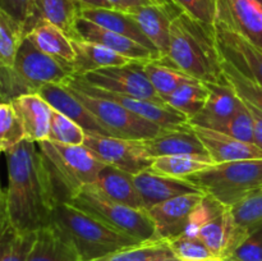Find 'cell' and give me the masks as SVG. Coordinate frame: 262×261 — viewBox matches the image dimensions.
Returning a JSON list of instances; mask_svg holds the SVG:
<instances>
[{"instance_id": "obj_1", "label": "cell", "mask_w": 262, "mask_h": 261, "mask_svg": "<svg viewBox=\"0 0 262 261\" xmlns=\"http://www.w3.org/2000/svg\"><path fill=\"white\" fill-rule=\"evenodd\" d=\"M9 223L20 232H37L50 224L56 207L42 155L36 142L25 140L5 153Z\"/></svg>"}, {"instance_id": "obj_2", "label": "cell", "mask_w": 262, "mask_h": 261, "mask_svg": "<svg viewBox=\"0 0 262 261\" xmlns=\"http://www.w3.org/2000/svg\"><path fill=\"white\" fill-rule=\"evenodd\" d=\"M160 60L204 83H228L214 26L184 12L171 20L169 51Z\"/></svg>"}, {"instance_id": "obj_3", "label": "cell", "mask_w": 262, "mask_h": 261, "mask_svg": "<svg viewBox=\"0 0 262 261\" xmlns=\"http://www.w3.org/2000/svg\"><path fill=\"white\" fill-rule=\"evenodd\" d=\"M56 204H68L83 187L96 181L101 163L83 145L72 146L42 141L37 143Z\"/></svg>"}, {"instance_id": "obj_4", "label": "cell", "mask_w": 262, "mask_h": 261, "mask_svg": "<svg viewBox=\"0 0 262 261\" xmlns=\"http://www.w3.org/2000/svg\"><path fill=\"white\" fill-rule=\"evenodd\" d=\"M51 223L68 237L83 261L96 260L122 248L142 243L113 229L71 204L56 205Z\"/></svg>"}, {"instance_id": "obj_5", "label": "cell", "mask_w": 262, "mask_h": 261, "mask_svg": "<svg viewBox=\"0 0 262 261\" xmlns=\"http://www.w3.org/2000/svg\"><path fill=\"white\" fill-rule=\"evenodd\" d=\"M73 76L69 66L38 50L27 37L19 46L13 68L0 77V102L37 94L46 83H64Z\"/></svg>"}, {"instance_id": "obj_6", "label": "cell", "mask_w": 262, "mask_h": 261, "mask_svg": "<svg viewBox=\"0 0 262 261\" xmlns=\"http://www.w3.org/2000/svg\"><path fill=\"white\" fill-rule=\"evenodd\" d=\"M184 179L229 207L262 188V159L214 164Z\"/></svg>"}, {"instance_id": "obj_7", "label": "cell", "mask_w": 262, "mask_h": 261, "mask_svg": "<svg viewBox=\"0 0 262 261\" xmlns=\"http://www.w3.org/2000/svg\"><path fill=\"white\" fill-rule=\"evenodd\" d=\"M68 204L138 242L159 240L155 224L146 210L114 201L101 193L92 183L83 187Z\"/></svg>"}, {"instance_id": "obj_8", "label": "cell", "mask_w": 262, "mask_h": 261, "mask_svg": "<svg viewBox=\"0 0 262 261\" xmlns=\"http://www.w3.org/2000/svg\"><path fill=\"white\" fill-rule=\"evenodd\" d=\"M90 113L99 120L100 124L110 136L127 140H150L161 130V127L133 114L124 106L113 100L101 99L86 94L77 87L63 83Z\"/></svg>"}, {"instance_id": "obj_9", "label": "cell", "mask_w": 262, "mask_h": 261, "mask_svg": "<svg viewBox=\"0 0 262 261\" xmlns=\"http://www.w3.org/2000/svg\"><path fill=\"white\" fill-rule=\"evenodd\" d=\"M83 146L101 163L122 169L133 176L148 170L154 161L146 151L142 140H127L86 132Z\"/></svg>"}, {"instance_id": "obj_10", "label": "cell", "mask_w": 262, "mask_h": 261, "mask_svg": "<svg viewBox=\"0 0 262 261\" xmlns=\"http://www.w3.org/2000/svg\"><path fill=\"white\" fill-rule=\"evenodd\" d=\"M77 77L99 89L165 104L148 82L140 61L132 60L123 66L106 67Z\"/></svg>"}, {"instance_id": "obj_11", "label": "cell", "mask_w": 262, "mask_h": 261, "mask_svg": "<svg viewBox=\"0 0 262 261\" xmlns=\"http://www.w3.org/2000/svg\"><path fill=\"white\" fill-rule=\"evenodd\" d=\"M64 83H68L71 86L77 87V89L82 90L83 92L92 95V96L113 100V101L118 102L119 105L124 106L129 112H132L133 114L138 115V117L143 118V119L148 120V122L154 123V124L159 125L161 128L176 127V125L188 123V118L186 115L177 112V110L168 106L166 104H160V102L150 101V100L146 99H138V97L128 96V95L117 94V92L99 89V87H95L92 84L87 83L81 77L72 76Z\"/></svg>"}, {"instance_id": "obj_12", "label": "cell", "mask_w": 262, "mask_h": 261, "mask_svg": "<svg viewBox=\"0 0 262 261\" xmlns=\"http://www.w3.org/2000/svg\"><path fill=\"white\" fill-rule=\"evenodd\" d=\"M214 28L222 59L262 84V49L223 23L215 22Z\"/></svg>"}, {"instance_id": "obj_13", "label": "cell", "mask_w": 262, "mask_h": 261, "mask_svg": "<svg viewBox=\"0 0 262 261\" xmlns=\"http://www.w3.org/2000/svg\"><path fill=\"white\" fill-rule=\"evenodd\" d=\"M204 197L202 191L181 194L147 210L155 224L159 240L170 241L183 234L189 224L192 212Z\"/></svg>"}, {"instance_id": "obj_14", "label": "cell", "mask_w": 262, "mask_h": 261, "mask_svg": "<svg viewBox=\"0 0 262 261\" xmlns=\"http://www.w3.org/2000/svg\"><path fill=\"white\" fill-rule=\"evenodd\" d=\"M215 22L262 49V5L255 0H217Z\"/></svg>"}, {"instance_id": "obj_15", "label": "cell", "mask_w": 262, "mask_h": 261, "mask_svg": "<svg viewBox=\"0 0 262 261\" xmlns=\"http://www.w3.org/2000/svg\"><path fill=\"white\" fill-rule=\"evenodd\" d=\"M143 145L152 159L169 155H193L210 159L206 148L189 123L161 128L155 137L143 140Z\"/></svg>"}, {"instance_id": "obj_16", "label": "cell", "mask_w": 262, "mask_h": 261, "mask_svg": "<svg viewBox=\"0 0 262 261\" xmlns=\"http://www.w3.org/2000/svg\"><path fill=\"white\" fill-rule=\"evenodd\" d=\"M76 31L78 40L100 44V45L125 56L129 60L145 63V61L160 59V55L155 51L145 48L143 45L125 37V36L106 30L101 26H97L96 23L84 19L82 17H79L77 20Z\"/></svg>"}, {"instance_id": "obj_17", "label": "cell", "mask_w": 262, "mask_h": 261, "mask_svg": "<svg viewBox=\"0 0 262 261\" xmlns=\"http://www.w3.org/2000/svg\"><path fill=\"white\" fill-rule=\"evenodd\" d=\"M83 7L78 0H32L25 33L27 35L40 22H48L63 31L71 40H78L76 25Z\"/></svg>"}, {"instance_id": "obj_18", "label": "cell", "mask_w": 262, "mask_h": 261, "mask_svg": "<svg viewBox=\"0 0 262 261\" xmlns=\"http://www.w3.org/2000/svg\"><path fill=\"white\" fill-rule=\"evenodd\" d=\"M181 12L182 10L171 3L168 5H142L125 13L136 20L146 37L159 51L160 58H164L169 51L171 20Z\"/></svg>"}, {"instance_id": "obj_19", "label": "cell", "mask_w": 262, "mask_h": 261, "mask_svg": "<svg viewBox=\"0 0 262 261\" xmlns=\"http://www.w3.org/2000/svg\"><path fill=\"white\" fill-rule=\"evenodd\" d=\"M209 96L204 107L188 120L192 127H202L220 132L229 118L238 110L242 100L229 83H206Z\"/></svg>"}, {"instance_id": "obj_20", "label": "cell", "mask_w": 262, "mask_h": 261, "mask_svg": "<svg viewBox=\"0 0 262 261\" xmlns=\"http://www.w3.org/2000/svg\"><path fill=\"white\" fill-rule=\"evenodd\" d=\"M37 94L54 110L61 113L78 125H81L84 132L110 136L109 132L100 124L99 120L63 83H46L40 87Z\"/></svg>"}, {"instance_id": "obj_21", "label": "cell", "mask_w": 262, "mask_h": 261, "mask_svg": "<svg viewBox=\"0 0 262 261\" xmlns=\"http://www.w3.org/2000/svg\"><path fill=\"white\" fill-rule=\"evenodd\" d=\"M193 128L214 164L262 159V150L255 143L239 141L232 136L209 128Z\"/></svg>"}, {"instance_id": "obj_22", "label": "cell", "mask_w": 262, "mask_h": 261, "mask_svg": "<svg viewBox=\"0 0 262 261\" xmlns=\"http://www.w3.org/2000/svg\"><path fill=\"white\" fill-rule=\"evenodd\" d=\"M133 181H135L138 193L142 199L143 207L146 211L166 200L173 199V197L200 191L193 183L188 182L187 179L160 176V174L151 171L150 169L135 174Z\"/></svg>"}, {"instance_id": "obj_23", "label": "cell", "mask_w": 262, "mask_h": 261, "mask_svg": "<svg viewBox=\"0 0 262 261\" xmlns=\"http://www.w3.org/2000/svg\"><path fill=\"white\" fill-rule=\"evenodd\" d=\"M228 210L230 215V229L225 257L230 256L233 250L252 230L262 225V188L241 199L228 207Z\"/></svg>"}, {"instance_id": "obj_24", "label": "cell", "mask_w": 262, "mask_h": 261, "mask_svg": "<svg viewBox=\"0 0 262 261\" xmlns=\"http://www.w3.org/2000/svg\"><path fill=\"white\" fill-rule=\"evenodd\" d=\"M12 104L22 120L27 140L36 143L48 141L53 107L38 94L22 95Z\"/></svg>"}, {"instance_id": "obj_25", "label": "cell", "mask_w": 262, "mask_h": 261, "mask_svg": "<svg viewBox=\"0 0 262 261\" xmlns=\"http://www.w3.org/2000/svg\"><path fill=\"white\" fill-rule=\"evenodd\" d=\"M27 261H83L73 243L54 223L37 230Z\"/></svg>"}, {"instance_id": "obj_26", "label": "cell", "mask_w": 262, "mask_h": 261, "mask_svg": "<svg viewBox=\"0 0 262 261\" xmlns=\"http://www.w3.org/2000/svg\"><path fill=\"white\" fill-rule=\"evenodd\" d=\"M81 17L96 23L97 26H101L106 30L125 36V37L130 38V40L136 41V42L141 44L145 48L159 54L152 42L146 37L140 26L136 23V20L128 13L114 9V8L83 7L81 10Z\"/></svg>"}, {"instance_id": "obj_27", "label": "cell", "mask_w": 262, "mask_h": 261, "mask_svg": "<svg viewBox=\"0 0 262 261\" xmlns=\"http://www.w3.org/2000/svg\"><path fill=\"white\" fill-rule=\"evenodd\" d=\"M92 184L101 193L114 201L122 202L135 209L145 210L142 199L133 181V174L128 171L112 165H105Z\"/></svg>"}, {"instance_id": "obj_28", "label": "cell", "mask_w": 262, "mask_h": 261, "mask_svg": "<svg viewBox=\"0 0 262 261\" xmlns=\"http://www.w3.org/2000/svg\"><path fill=\"white\" fill-rule=\"evenodd\" d=\"M72 44L76 53L72 63L73 76H84L97 69L123 66L132 61L100 44L86 40H72Z\"/></svg>"}, {"instance_id": "obj_29", "label": "cell", "mask_w": 262, "mask_h": 261, "mask_svg": "<svg viewBox=\"0 0 262 261\" xmlns=\"http://www.w3.org/2000/svg\"><path fill=\"white\" fill-rule=\"evenodd\" d=\"M26 37L38 50L72 68V63L76 56L73 44L71 38L58 27L48 22H40L26 35Z\"/></svg>"}, {"instance_id": "obj_30", "label": "cell", "mask_w": 262, "mask_h": 261, "mask_svg": "<svg viewBox=\"0 0 262 261\" xmlns=\"http://www.w3.org/2000/svg\"><path fill=\"white\" fill-rule=\"evenodd\" d=\"M207 96H209V89L206 83L193 78L181 84L176 91L164 97L163 101L168 106L186 115L189 120L204 107Z\"/></svg>"}, {"instance_id": "obj_31", "label": "cell", "mask_w": 262, "mask_h": 261, "mask_svg": "<svg viewBox=\"0 0 262 261\" xmlns=\"http://www.w3.org/2000/svg\"><path fill=\"white\" fill-rule=\"evenodd\" d=\"M92 261H179L171 251L168 241L158 240L142 242L122 248L114 253Z\"/></svg>"}, {"instance_id": "obj_32", "label": "cell", "mask_w": 262, "mask_h": 261, "mask_svg": "<svg viewBox=\"0 0 262 261\" xmlns=\"http://www.w3.org/2000/svg\"><path fill=\"white\" fill-rule=\"evenodd\" d=\"M25 37L23 26L0 9V77L13 68Z\"/></svg>"}, {"instance_id": "obj_33", "label": "cell", "mask_w": 262, "mask_h": 261, "mask_svg": "<svg viewBox=\"0 0 262 261\" xmlns=\"http://www.w3.org/2000/svg\"><path fill=\"white\" fill-rule=\"evenodd\" d=\"M214 165L210 159L193 155H169L154 159L150 170L156 174L184 179Z\"/></svg>"}, {"instance_id": "obj_34", "label": "cell", "mask_w": 262, "mask_h": 261, "mask_svg": "<svg viewBox=\"0 0 262 261\" xmlns=\"http://www.w3.org/2000/svg\"><path fill=\"white\" fill-rule=\"evenodd\" d=\"M142 67L148 82L154 87L156 94L161 97V100L176 91L181 84L193 79L183 72L165 64L160 59L145 61L142 63Z\"/></svg>"}, {"instance_id": "obj_35", "label": "cell", "mask_w": 262, "mask_h": 261, "mask_svg": "<svg viewBox=\"0 0 262 261\" xmlns=\"http://www.w3.org/2000/svg\"><path fill=\"white\" fill-rule=\"evenodd\" d=\"M230 229V215L229 210L224 209L219 214L214 215L209 220L201 224L199 228L197 235L201 238L202 242L206 245L210 252L215 257L224 258L227 252L228 237Z\"/></svg>"}, {"instance_id": "obj_36", "label": "cell", "mask_w": 262, "mask_h": 261, "mask_svg": "<svg viewBox=\"0 0 262 261\" xmlns=\"http://www.w3.org/2000/svg\"><path fill=\"white\" fill-rule=\"evenodd\" d=\"M37 232H20L10 225L0 235V261H27Z\"/></svg>"}, {"instance_id": "obj_37", "label": "cell", "mask_w": 262, "mask_h": 261, "mask_svg": "<svg viewBox=\"0 0 262 261\" xmlns=\"http://www.w3.org/2000/svg\"><path fill=\"white\" fill-rule=\"evenodd\" d=\"M223 72L228 83L233 87L241 100L262 112V84L246 74L241 73L234 66L223 59Z\"/></svg>"}, {"instance_id": "obj_38", "label": "cell", "mask_w": 262, "mask_h": 261, "mask_svg": "<svg viewBox=\"0 0 262 261\" xmlns=\"http://www.w3.org/2000/svg\"><path fill=\"white\" fill-rule=\"evenodd\" d=\"M25 140V128L13 104L0 102V153L5 154Z\"/></svg>"}, {"instance_id": "obj_39", "label": "cell", "mask_w": 262, "mask_h": 261, "mask_svg": "<svg viewBox=\"0 0 262 261\" xmlns=\"http://www.w3.org/2000/svg\"><path fill=\"white\" fill-rule=\"evenodd\" d=\"M84 135L86 132L81 125H78L61 113L53 110L48 141L61 143V145L79 146L83 145Z\"/></svg>"}, {"instance_id": "obj_40", "label": "cell", "mask_w": 262, "mask_h": 261, "mask_svg": "<svg viewBox=\"0 0 262 261\" xmlns=\"http://www.w3.org/2000/svg\"><path fill=\"white\" fill-rule=\"evenodd\" d=\"M168 242L179 261H206L215 257L199 235L183 233Z\"/></svg>"}, {"instance_id": "obj_41", "label": "cell", "mask_w": 262, "mask_h": 261, "mask_svg": "<svg viewBox=\"0 0 262 261\" xmlns=\"http://www.w3.org/2000/svg\"><path fill=\"white\" fill-rule=\"evenodd\" d=\"M220 132L229 135L239 141L253 143V119L247 105L242 101L237 112L229 118Z\"/></svg>"}, {"instance_id": "obj_42", "label": "cell", "mask_w": 262, "mask_h": 261, "mask_svg": "<svg viewBox=\"0 0 262 261\" xmlns=\"http://www.w3.org/2000/svg\"><path fill=\"white\" fill-rule=\"evenodd\" d=\"M182 12L187 13L194 19L214 26L216 20L217 0H170Z\"/></svg>"}, {"instance_id": "obj_43", "label": "cell", "mask_w": 262, "mask_h": 261, "mask_svg": "<svg viewBox=\"0 0 262 261\" xmlns=\"http://www.w3.org/2000/svg\"><path fill=\"white\" fill-rule=\"evenodd\" d=\"M228 257L238 261H262V225L252 230Z\"/></svg>"}, {"instance_id": "obj_44", "label": "cell", "mask_w": 262, "mask_h": 261, "mask_svg": "<svg viewBox=\"0 0 262 261\" xmlns=\"http://www.w3.org/2000/svg\"><path fill=\"white\" fill-rule=\"evenodd\" d=\"M31 5L32 0H0V9L20 23L23 28L30 17Z\"/></svg>"}, {"instance_id": "obj_45", "label": "cell", "mask_w": 262, "mask_h": 261, "mask_svg": "<svg viewBox=\"0 0 262 261\" xmlns=\"http://www.w3.org/2000/svg\"><path fill=\"white\" fill-rule=\"evenodd\" d=\"M247 105L248 109H250L251 115H252L253 119V137H255L253 143H255L256 146H258L262 150V112L257 110L256 107L251 106V105Z\"/></svg>"}, {"instance_id": "obj_46", "label": "cell", "mask_w": 262, "mask_h": 261, "mask_svg": "<svg viewBox=\"0 0 262 261\" xmlns=\"http://www.w3.org/2000/svg\"><path fill=\"white\" fill-rule=\"evenodd\" d=\"M106 2L110 3L114 9L122 10V12H129L137 7H142V5L155 4L154 0H106Z\"/></svg>"}, {"instance_id": "obj_47", "label": "cell", "mask_w": 262, "mask_h": 261, "mask_svg": "<svg viewBox=\"0 0 262 261\" xmlns=\"http://www.w3.org/2000/svg\"><path fill=\"white\" fill-rule=\"evenodd\" d=\"M9 227L10 223L9 217H8L7 194H5V191L2 188V184H0V235H2Z\"/></svg>"}, {"instance_id": "obj_48", "label": "cell", "mask_w": 262, "mask_h": 261, "mask_svg": "<svg viewBox=\"0 0 262 261\" xmlns=\"http://www.w3.org/2000/svg\"><path fill=\"white\" fill-rule=\"evenodd\" d=\"M79 3L84 5V7H94V8H113L110 3L106 0H78Z\"/></svg>"}, {"instance_id": "obj_49", "label": "cell", "mask_w": 262, "mask_h": 261, "mask_svg": "<svg viewBox=\"0 0 262 261\" xmlns=\"http://www.w3.org/2000/svg\"><path fill=\"white\" fill-rule=\"evenodd\" d=\"M154 3L158 5H168V4H171L173 2H170V0H154Z\"/></svg>"}, {"instance_id": "obj_50", "label": "cell", "mask_w": 262, "mask_h": 261, "mask_svg": "<svg viewBox=\"0 0 262 261\" xmlns=\"http://www.w3.org/2000/svg\"><path fill=\"white\" fill-rule=\"evenodd\" d=\"M206 261H224V260L220 257H214V258H210V260H206Z\"/></svg>"}, {"instance_id": "obj_51", "label": "cell", "mask_w": 262, "mask_h": 261, "mask_svg": "<svg viewBox=\"0 0 262 261\" xmlns=\"http://www.w3.org/2000/svg\"><path fill=\"white\" fill-rule=\"evenodd\" d=\"M223 260H224V261H238V260H235V258H233V257H225V258H223Z\"/></svg>"}, {"instance_id": "obj_52", "label": "cell", "mask_w": 262, "mask_h": 261, "mask_svg": "<svg viewBox=\"0 0 262 261\" xmlns=\"http://www.w3.org/2000/svg\"><path fill=\"white\" fill-rule=\"evenodd\" d=\"M255 2H257L258 4H261V5H262V0H255Z\"/></svg>"}]
</instances>
